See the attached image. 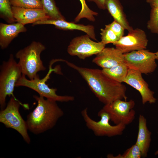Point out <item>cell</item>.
<instances>
[{"instance_id": "obj_1", "label": "cell", "mask_w": 158, "mask_h": 158, "mask_svg": "<svg viewBox=\"0 0 158 158\" xmlns=\"http://www.w3.org/2000/svg\"><path fill=\"white\" fill-rule=\"evenodd\" d=\"M64 61L78 71L95 96L104 105L118 99L127 101L126 86L108 77L102 70L80 67L68 61Z\"/></svg>"}, {"instance_id": "obj_2", "label": "cell", "mask_w": 158, "mask_h": 158, "mask_svg": "<svg viewBox=\"0 0 158 158\" xmlns=\"http://www.w3.org/2000/svg\"><path fill=\"white\" fill-rule=\"evenodd\" d=\"M33 97L37 105L27 115L26 121L28 130L38 135L52 128L64 114L56 102L40 95Z\"/></svg>"}, {"instance_id": "obj_3", "label": "cell", "mask_w": 158, "mask_h": 158, "mask_svg": "<svg viewBox=\"0 0 158 158\" xmlns=\"http://www.w3.org/2000/svg\"><path fill=\"white\" fill-rule=\"evenodd\" d=\"M45 49L41 43L33 41L16 54V57L19 59L18 63L22 74L27 76L29 79L39 77L38 72L46 69L40 58L41 53Z\"/></svg>"}, {"instance_id": "obj_4", "label": "cell", "mask_w": 158, "mask_h": 158, "mask_svg": "<svg viewBox=\"0 0 158 158\" xmlns=\"http://www.w3.org/2000/svg\"><path fill=\"white\" fill-rule=\"evenodd\" d=\"M21 69L11 54L8 60L4 61L0 66V107L1 110L6 107L7 96H14L13 92L16 85L22 75Z\"/></svg>"}, {"instance_id": "obj_5", "label": "cell", "mask_w": 158, "mask_h": 158, "mask_svg": "<svg viewBox=\"0 0 158 158\" xmlns=\"http://www.w3.org/2000/svg\"><path fill=\"white\" fill-rule=\"evenodd\" d=\"M24 106L14 96H11L5 108L0 111V122L7 128L14 129L22 137L24 140L30 144L31 140L28 134L26 122L19 111L20 105Z\"/></svg>"}, {"instance_id": "obj_6", "label": "cell", "mask_w": 158, "mask_h": 158, "mask_svg": "<svg viewBox=\"0 0 158 158\" xmlns=\"http://www.w3.org/2000/svg\"><path fill=\"white\" fill-rule=\"evenodd\" d=\"M87 110V108L84 109L81 111V114L86 127L92 130L95 136L112 137L122 134L126 126L122 123L111 125L109 123L110 120L108 114L102 109L98 113V116L100 118L98 121L91 118L88 114Z\"/></svg>"}, {"instance_id": "obj_7", "label": "cell", "mask_w": 158, "mask_h": 158, "mask_svg": "<svg viewBox=\"0 0 158 158\" xmlns=\"http://www.w3.org/2000/svg\"><path fill=\"white\" fill-rule=\"evenodd\" d=\"M49 68L47 75L41 79L39 76L34 79H28L25 75L22 74L16 83V87L22 86L28 87L37 92L40 96L56 102H67L74 101L75 98L73 96L58 95L56 93V88H51L46 84L50 74L54 70L51 67Z\"/></svg>"}, {"instance_id": "obj_8", "label": "cell", "mask_w": 158, "mask_h": 158, "mask_svg": "<svg viewBox=\"0 0 158 158\" xmlns=\"http://www.w3.org/2000/svg\"><path fill=\"white\" fill-rule=\"evenodd\" d=\"M135 104L132 99L127 101L118 99L104 105L102 109L108 114L110 121L115 125L122 123L126 126L135 118L136 112L133 109Z\"/></svg>"}, {"instance_id": "obj_9", "label": "cell", "mask_w": 158, "mask_h": 158, "mask_svg": "<svg viewBox=\"0 0 158 158\" xmlns=\"http://www.w3.org/2000/svg\"><path fill=\"white\" fill-rule=\"evenodd\" d=\"M123 55L124 62L129 68L138 70L142 73H152L157 67L155 53L145 49L123 54Z\"/></svg>"}, {"instance_id": "obj_10", "label": "cell", "mask_w": 158, "mask_h": 158, "mask_svg": "<svg viewBox=\"0 0 158 158\" xmlns=\"http://www.w3.org/2000/svg\"><path fill=\"white\" fill-rule=\"evenodd\" d=\"M91 39L87 34L74 38L68 47V53L82 59L97 55L105 47L106 44L101 42L94 41Z\"/></svg>"}, {"instance_id": "obj_11", "label": "cell", "mask_w": 158, "mask_h": 158, "mask_svg": "<svg viewBox=\"0 0 158 158\" xmlns=\"http://www.w3.org/2000/svg\"><path fill=\"white\" fill-rule=\"evenodd\" d=\"M148 42L145 32L138 28L128 31L127 35L123 36L113 44L123 54L146 48Z\"/></svg>"}, {"instance_id": "obj_12", "label": "cell", "mask_w": 158, "mask_h": 158, "mask_svg": "<svg viewBox=\"0 0 158 158\" xmlns=\"http://www.w3.org/2000/svg\"><path fill=\"white\" fill-rule=\"evenodd\" d=\"M142 74L138 70L129 68L124 83L139 92L142 104H144L147 102L151 104L154 103L157 99L154 96V92L149 87L148 83L143 78Z\"/></svg>"}, {"instance_id": "obj_13", "label": "cell", "mask_w": 158, "mask_h": 158, "mask_svg": "<svg viewBox=\"0 0 158 158\" xmlns=\"http://www.w3.org/2000/svg\"><path fill=\"white\" fill-rule=\"evenodd\" d=\"M123 54L116 48L105 47L96 55L93 63L102 69L110 68L124 62Z\"/></svg>"}, {"instance_id": "obj_14", "label": "cell", "mask_w": 158, "mask_h": 158, "mask_svg": "<svg viewBox=\"0 0 158 158\" xmlns=\"http://www.w3.org/2000/svg\"><path fill=\"white\" fill-rule=\"evenodd\" d=\"M52 25L56 28L63 30H77L82 31L88 35L91 39L97 40L94 27L90 25H85L76 24L73 22L67 21L66 20L47 18L38 21L32 24L34 26L37 25Z\"/></svg>"}, {"instance_id": "obj_15", "label": "cell", "mask_w": 158, "mask_h": 158, "mask_svg": "<svg viewBox=\"0 0 158 158\" xmlns=\"http://www.w3.org/2000/svg\"><path fill=\"white\" fill-rule=\"evenodd\" d=\"M12 8L16 22L24 25L50 18L43 8H28L13 6Z\"/></svg>"}, {"instance_id": "obj_16", "label": "cell", "mask_w": 158, "mask_h": 158, "mask_svg": "<svg viewBox=\"0 0 158 158\" xmlns=\"http://www.w3.org/2000/svg\"><path fill=\"white\" fill-rule=\"evenodd\" d=\"M25 25L17 22L6 24L0 23V46L4 49L19 34L26 32L27 29Z\"/></svg>"}, {"instance_id": "obj_17", "label": "cell", "mask_w": 158, "mask_h": 158, "mask_svg": "<svg viewBox=\"0 0 158 158\" xmlns=\"http://www.w3.org/2000/svg\"><path fill=\"white\" fill-rule=\"evenodd\" d=\"M146 119L143 115L140 114L138 132L135 144L139 147L143 157H147L151 141V133L148 129Z\"/></svg>"}, {"instance_id": "obj_18", "label": "cell", "mask_w": 158, "mask_h": 158, "mask_svg": "<svg viewBox=\"0 0 158 158\" xmlns=\"http://www.w3.org/2000/svg\"><path fill=\"white\" fill-rule=\"evenodd\" d=\"M105 6L114 20L121 25L125 30L129 31L133 28L128 21L120 0H106Z\"/></svg>"}, {"instance_id": "obj_19", "label": "cell", "mask_w": 158, "mask_h": 158, "mask_svg": "<svg viewBox=\"0 0 158 158\" xmlns=\"http://www.w3.org/2000/svg\"><path fill=\"white\" fill-rule=\"evenodd\" d=\"M129 68L124 63L108 68H103V72L108 77L118 82H124L127 75Z\"/></svg>"}, {"instance_id": "obj_20", "label": "cell", "mask_w": 158, "mask_h": 158, "mask_svg": "<svg viewBox=\"0 0 158 158\" xmlns=\"http://www.w3.org/2000/svg\"><path fill=\"white\" fill-rule=\"evenodd\" d=\"M43 9L50 18L65 20L56 6L54 0H41Z\"/></svg>"}, {"instance_id": "obj_21", "label": "cell", "mask_w": 158, "mask_h": 158, "mask_svg": "<svg viewBox=\"0 0 158 158\" xmlns=\"http://www.w3.org/2000/svg\"><path fill=\"white\" fill-rule=\"evenodd\" d=\"M10 0H0V16L9 24L16 22Z\"/></svg>"}, {"instance_id": "obj_22", "label": "cell", "mask_w": 158, "mask_h": 158, "mask_svg": "<svg viewBox=\"0 0 158 158\" xmlns=\"http://www.w3.org/2000/svg\"><path fill=\"white\" fill-rule=\"evenodd\" d=\"M81 4V10L74 19L75 23L79 21L83 18H85L89 20L94 22L95 20V16H97L98 13L93 11L88 7L86 4L85 0H79Z\"/></svg>"}, {"instance_id": "obj_23", "label": "cell", "mask_w": 158, "mask_h": 158, "mask_svg": "<svg viewBox=\"0 0 158 158\" xmlns=\"http://www.w3.org/2000/svg\"><path fill=\"white\" fill-rule=\"evenodd\" d=\"M12 6L28 8H43L41 0H10Z\"/></svg>"}, {"instance_id": "obj_24", "label": "cell", "mask_w": 158, "mask_h": 158, "mask_svg": "<svg viewBox=\"0 0 158 158\" xmlns=\"http://www.w3.org/2000/svg\"><path fill=\"white\" fill-rule=\"evenodd\" d=\"M141 157V151L136 144L127 149L122 155L118 154L114 156L112 154H108L107 156V157L108 158H140Z\"/></svg>"}, {"instance_id": "obj_25", "label": "cell", "mask_w": 158, "mask_h": 158, "mask_svg": "<svg viewBox=\"0 0 158 158\" xmlns=\"http://www.w3.org/2000/svg\"><path fill=\"white\" fill-rule=\"evenodd\" d=\"M101 42L106 44L109 43L113 44L117 42L119 38L110 28L105 26L104 28L100 29Z\"/></svg>"}, {"instance_id": "obj_26", "label": "cell", "mask_w": 158, "mask_h": 158, "mask_svg": "<svg viewBox=\"0 0 158 158\" xmlns=\"http://www.w3.org/2000/svg\"><path fill=\"white\" fill-rule=\"evenodd\" d=\"M147 27L152 32L158 34V7L152 8Z\"/></svg>"}, {"instance_id": "obj_27", "label": "cell", "mask_w": 158, "mask_h": 158, "mask_svg": "<svg viewBox=\"0 0 158 158\" xmlns=\"http://www.w3.org/2000/svg\"><path fill=\"white\" fill-rule=\"evenodd\" d=\"M106 26L111 30L120 39L123 36L125 29L118 22L114 20L111 23L106 25Z\"/></svg>"}, {"instance_id": "obj_28", "label": "cell", "mask_w": 158, "mask_h": 158, "mask_svg": "<svg viewBox=\"0 0 158 158\" xmlns=\"http://www.w3.org/2000/svg\"><path fill=\"white\" fill-rule=\"evenodd\" d=\"M87 1L88 2H94L100 9L103 10L106 9L105 6L106 0H87Z\"/></svg>"}, {"instance_id": "obj_29", "label": "cell", "mask_w": 158, "mask_h": 158, "mask_svg": "<svg viewBox=\"0 0 158 158\" xmlns=\"http://www.w3.org/2000/svg\"><path fill=\"white\" fill-rule=\"evenodd\" d=\"M151 8L158 7V0H146Z\"/></svg>"}, {"instance_id": "obj_30", "label": "cell", "mask_w": 158, "mask_h": 158, "mask_svg": "<svg viewBox=\"0 0 158 158\" xmlns=\"http://www.w3.org/2000/svg\"><path fill=\"white\" fill-rule=\"evenodd\" d=\"M155 53L156 56V59L158 60V50Z\"/></svg>"}, {"instance_id": "obj_31", "label": "cell", "mask_w": 158, "mask_h": 158, "mask_svg": "<svg viewBox=\"0 0 158 158\" xmlns=\"http://www.w3.org/2000/svg\"><path fill=\"white\" fill-rule=\"evenodd\" d=\"M158 154V150L154 153V155H157Z\"/></svg>"}]
</instances>
